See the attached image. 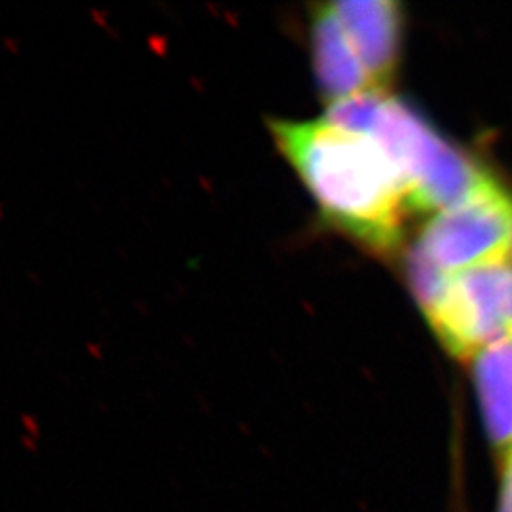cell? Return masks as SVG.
Masks as SVG:
<instances>
[{
    "label": "cell",
    "instance_id": "1",
    "mask_svg": "<svg viewBox=\"0 0 512 512\" xmlns=\"http://www.w3.org/2000/svg\"><path fill=\"white\" fill-rule=\"evenodd\" d=\"M268 128L332 226L374 255L399 251L408 213L403 181L372 137L325 120L274 118Z\"/></svg>",
    "mask_w": 512,
    "mask_h": 512
},
{
    "label": "cell",
    "instance_id": "2",
    "mask_svg": "<svg viewBox=\"0 0 512 512\" xmlns=\"http://www.w3.org/2000/svg\"><path fill=\"white\" fill-rule=\"evenodd\" d=\"M397 167L408 213L437 215L463 202L490 175L410 105L387 95L370 135Z\"/></svg>",
    "mask_w": 512,
    "mask_h": 512
},
{
    "label": "cell",
    "instance_id": "3",
    "mask_svg": "<svg viewBox=\"0 0 512 512\" xmlns=\"http://www.w3.org/2000/svg\"><path fill=\"white\" fill-rule=\"evenodd\" d=\"M418 241L448 274L509 260L512 200L488 177L463 202L427 220Z\"/></svg>",
    "mask_w": 512,
    "mask_h": 512
},
{
    "label": "cell",
    "instance_id": "4",
    "mask_svg": "<svg viewBox=\"0 0 512 512\" xmlns=\"http://www.w3.org/2000/svg\"><path fill=\"white\" fill-rule=\"evenodd\" d=\"M511 281V260L452 275L439 306L425 315L450 355L473 359L480 349L509 334Z\"/></svg>",
    "mask_w": 512,
    "mask_h": 512
},
{
    "label": "cell",
    "instance_id": "5",
    "mask_svg": "<svg viewBox=\"0 0 512 512\" xmlns=\"http://www.w3.org/2000/svg\"><path fill=\"white\" fill-rule=\"evenodd\" d=\"M332 8L376 88L387 92L401 59V6L393 0H342Z\"/></svg>",
    "mask_w": 512,
    "mask_h": 512
},
{
    "label": "cell",
    "instance_id": "6",
    "mask_svg": "<svg viewBox=\"0 0 512 512\" xmlns=\"http://www.w3.org/2000/svg\"><path fill=\"white\" fill-rule=\"evenodd\" d=\"M311 57L319 90L329 103L368 90H380L355 52L332 4L313 6Z\"/></svg>",
    "mask_w": 512,
    "mask_h": 512
},
{
    "label": "cell",
    "instance_id": "7",
    "mask_svg": "<svg viewBox=\"0 0 512 512\" xmlns=\"http://www.w3.org/2000/svg\"><path fill=\"white\" fill-rule=\"evenodd\" d=\"M473 380L486 437L503 458L512 446V334L476 353Z\"/></svg>",
    "mask_w": 512,
    "mask_h": 512
},
{
    "label": "cell",
    "instance_id": "8",
    "mask_svg": "<svg viewBox=\"0 0 512 512\" xmlns=\"http://www.w3.org/2000/svg\"><path fill=\"white\" fill-rule=\"evenodd\" d=\"M404 272L410 289L425 315H429L440 304L450 287L452 275L429 255L420 241H416L404 255Z\"/></svg>",
    "mask_w": 512,
    "mask_h": 512
},
{
    "label": "cell",
    "instance_id": "9",
    "mask_svg": "<svg viewBox=\"0 0 512 512\" xmlns=\"http://www.w3.org/2000/svg\"><path fill=\"white\" fill-rule=\"evenodd\" d=\"M385 97L387 92L384 90H368V92L346 97L342 101L330 103L329 110L325 114V122L346 131L370 135L384 105Z\"/></svg>",
    "mask_w": 512,
    "mask_h": 512
},
{
    "label": "cell",
    "instance_id": "10",
    "mask_svg": "<svg viewBox=\"0 0 512 512\" xmlns=\"http://www.w3.org/2000/svg\"><path fill=\"white\" fill-rule=\"evenodd\" d=\"M501 459H503V471H501L497 512H512V446Z\"/></svg>",
    "mask_w": 512,
    "mask_h": 512
},
{
    "label": "cell",
    "instance_id": "11",
    "mask_svg": "<svg viewBox=\"0 0 512 512\" xmlns=\"http://www.w3.org/2000/svg\"><path fill=\"white\" fill-rule=\"evenodd\" d=\"M509 334H512V281H511V298H509Z\"/></svg>",
    "mask_w": 512,
    "mask_h": 512
}]
</instances>
